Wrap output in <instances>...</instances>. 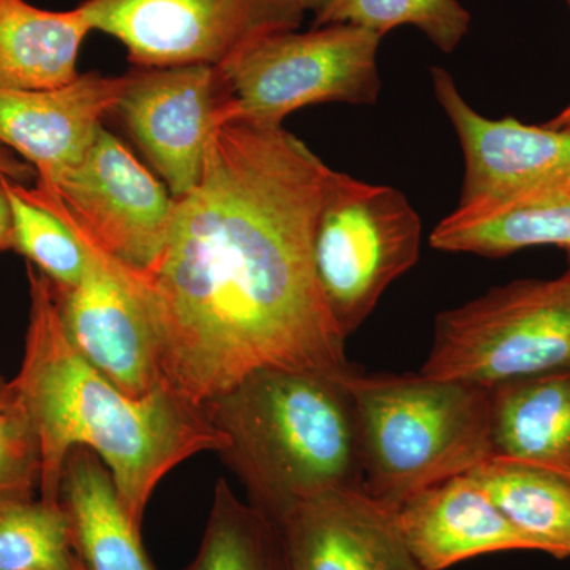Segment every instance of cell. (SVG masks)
I'll use <instances>...</instances> for the list:
<instances>
[{"label":"cell","mask_w":570,"mask_h":570,"mask_svg":"<svg viewBox=\"0 0 570 570\" xmlns=\"http://www.w3.org/2000/svg\"><path fill=\"white\" fill-rule=\"evenodd\" d=\"M330 170L283 126L235 119L214 135L159 262L138 272L168 389L202 406L265 367H351L313 255Z\"/></svg>","instance_id":"cell-1"},{"label":"cell","mask_w":570,"mask_h":570,"mask_svg":"<svg viewBox=\"0 0 570 570\" xmlns=\"http://www.w3.org/2000/svg\"><path fill=\"white\" fill-rule=\"evenodd\" d=\"M28 277L24 358L10 387L39 441L40 499L59 504L67 455L88 448L110 471L127 515L141 531L160 480L195 453L224 452L227 439L204 407L171 389L145 397L122 393L71 344L51 281L31 264Z\"/></svg>","instance_id":"cell-2"},{"label":"cell","mask_w":570,"mask_h":570,"mask_svg":"<svg viewBox=\"0 0 570 570\" xmlns=\"http://www.w3.org/2000/svg\"><path fill=\"white\" fill-rule=\"evenodd\" d=\"M343 373L265 367L202 404L247 502L277 527L326 490L362 489L354 397Z\"/></svg>","instance_id":"cell-3"},{"label":"cell","mask_w":570,"mask_h":570,"mask_svg":"<svg viewBox=\"0 0 570 570\" xmlns=\"http://www.w3.org/2000/svg\"><path fill=\"white\" fill-rule=\"evenodd\" d=\"M362 490L395 510L420 491L491 460L490 389L425 374L347 377Z\"/></svg>","instance_id":"cell-4"},{"label":"cell","mask_w":570,"mask_h":570,"mask_svg":"<svg viewBox=\"0 0 570 570\" xmlns=\"http://www.w3.org/2000/svg\"><path fill=\"white\" fill-rule=\"evenodd\" d=\"M570 365V276L521 279L439 314L420 373L491 389Z\"/></svg>","instance_id":"cell-5"},{"label":"cell","mask_w":570,"mask_h":570,"mask_svg":"<svg viewBox=\"0 0 570 570\" xmlns=\"http://www.w3.org/2000/svg\"><path fill=\"white\" fill-rule=\"evenodd\" d=\"M422 220L406 195L330 170L314 225L322 294L344 336L370 317L390 284L420 257Z\"/></svg>","instance_id":"cell-6"},{"label":"cell","mask_w":570,"mask_h":570,"mask_svg":"<svg viewBox=\"0 0 570 570\" xmlns=\"http://www.w3.org/2000/svg\"><path fill=\"white\" fill-rule=\"evenodd\" d=\"M382 37L354 24L279 32L219 67L232 99V121L281 126L317 104H376Z\"/></svg>","instance_id":"cell-7"},{"label":"cell","mask_w":570,"mask_h":570,"mask_svg":"<svg viewBox=\"0 0 570 570\" xmlns=\"http://www.w3.org/2000/svg\"><path fill=\"white\" fill-rule=\"evenodd\" d=\"M92 31L115 37L137 67H220L273 33L296 31L302 0H86Z\"/></svg>","instance_id":"cell-8"},{"label":"cell","mask_w":570,"mask_h":570,"mask_svg":"<svg viewBox=\"0 0 570 570\" xmlns=\"http://www.w3.org/2000/svg\"><path fill=\"white\" fill-rule=\"evenodd\" d=\"M29 193L137 272L153 269L167 246L174 195L104 126L80 164L37 178Z\"/></svg>","instance_id":"cell-9"},{"label":"cell","mask_w":570,"mask_h":570,"mask_svg":"<svg viewBox=\"0 0 570 570\" xmlns=\"http://www.w3.org/2000/svg\"><path fill=\"white\" fill-rule=\"evenodd\" d=\"M58 216L89 254L80 283L69 288L52 285L71 344L127 396L145 397L167 387L160 371L156 324L140 273L96 245L62 214Z\"/></svg>","instance_id":"cell-10"},{"label":"cell","mask_w":570,"mask_h":570,"mask_svg":"<svg viewBox=\"0 0 570 570\" xmlns=\"http://www.w3.org/2000/svg\"><path fill=\"white\" fill-rule=\"evenodd\" d=\"M175 198L194 189L217 130L232 121L219 67H137L115 111Z\"/></svg>","instance_id":"cell-11"},{"label":"cell","mask_w":570,"mask_h":570,"mask_svg":"<svg viewBox=\"0 0 570 570\" xmlns=\"http://www.w3.org/2000/svg\"><path fill=\"white\" fill-rule=\"evenodd\" d=\"M431 78L464 154L456 212L509 208L570 184V130L485 118L464 100L448 70L434 67Z\"/></svg>","instance_id":"cell-12"},{"label":"cell","mask_w":570,"mask_h":570,"mask_svg":"<svg viewBox=\"0 0 570 570\" xmlns=\"http://www.w3.org/2000/svg\"><path fill=\"white\" fill-rule=\"evenodd\" d=\"M288 570H423L395 512L358 487L326 490L279 527Z\"/></svg>","instance_id":"cell-13"},{"label":"cell","mask_w":570,"mask_h":570,"mask_svg":"<svg viewBox=\"0 0 570 570\" xmlns=\"http://www.w3.org/2000/svg\"><path fill=\"white\" fill-rule=\"evenodd\" d=\"M124 86L126 75L99 73L55 89L0 86V145L24 157L37 178H55L85 159Z\"/></svg>","instance_id":"cell-14"},{"label":"cell","mask_w":570,"mask_h":570,"mask_svg":"<svg viewBox=\"0 0 570 570\" xmlns=\"http://www.w3.org/2000/svg\"><path fill=\"white\" fill-rule=\"evenodd\" d=\"M395 517L423 570H445L493 551H542L472 472L420 491L395 510Z\"/></svg>","instance_id":"cell-15"},{"label":"cell","mask_w":570,"mask_h":570,"mask_svg":"<svg viewBox=\"0 0 570 570\" xmlns=\"http://www.w3.org/2000/svg\"><path fill=\"white\" fill-rule=\"evenodd\" d=\"M491 460L570 479V365L490 389Z\"/></svg>","instance_id":"cell-16"},{"label":"cell","mask_w":570,"mask_h":570,"mask_svg":"<svg viewBox=\"0 0 570 570\" xmlns=\"http://www.w3.org/2000/svg\"><path fill=\"white\" fill-rule=\"evenodd\" d=\"M59 502L82 570H157L100 456L75 448L63 464Z\"/></svg>","instance_id":"cell-17"},{"label":"cell","mask_w":570,"mask_h":570,"mask_svg":"<svg viewBox=\"0 0 570 570\" xmlns=\"http://www.w3.org/2000/svg\"><path fill=\"white\" fill-rule=\"evenodd\" d=\"M92 32L81 7L48 11L24 0H0V86L55 89L80 75L78 55Z\"/></svg>","instance_id":"cell-18"},{"label":"cell","mask_w":570,"mask_h":570,"mask_svg":"<svg viewBox=\"0 0 570 570\" xmlns=\"http://www.w3.org/2000/svg\"><path fill=\"white\" fill-rule=\"evenodd\" d=\"M430 245L445 253L504 257L534 246L570 249V184L509 208L453 212L439 223Z\"/></svg>","instance_id":"cell-19"},{"label":"cell","mask_w":570,"mask_h":570,"mask_svg":"<svg viewBox=\"0 0 570 570\" xmlns=\"http://www.w3.org/2000/svg\"><path fill=\"white\" fill-rule=\"evenodd\" d=\"M502 512L551 557H570V479L510 461L489 460L472 471Z\"/></svg>","instance_id":"cell-20"},{"label":"cell","mask_w":570,"mask_h":570,"mask_svg":"<svg viewBox=\"0 0 570 570\" xmlns=\"http://www.w3.org/2000/svg\"><path fill=\"white\" fill-rule=\"evenodd\" d=\"M184 570H288L283 532L219 479L204 539Z\"/></svg>","instance_id":"cell-21"},{"label":"cell","mask_w":570,"mask_h":570,"mask_svg":"<svg viewBox=\"0 0 570 570\" xmlns=\"http://www.w3.org/2000/svg\"><path fill=\"white\" fill-rule=\"evenodd\" d=\"M314 13V28L354 24L382 39L392 29L414 26L444 52L455 50L471 26L460 0H322Z\"/></svg>","instance_id":"cell-22"},{"label":"cell","mask_w":570,"mask_h":570,"mask_svg":"<svg viewBox=\"0 0 570 570\" xmlns=\"http://www.w3.org/2000/svg\"><path fill=\"white\" fill-rule=\"evenodd\" d=\"M13 217V250L43 273L58 288L80 283L89 254L58 214L39 204L21 183L0 175Z\"/></svg>","instance_id":"cell-23"},{"label":"cell","mask_w":570,"mask_h":570,"mask_svg":"<svg viewBox=\"0 0 570 570\" xmlns=\"http://www.w3.org/2000/svg\"><path fill=\"white\" fill-rule=\"evenodd\" d=\"M0 570H82L61 502L29 499L0 509Z\"/></svg>","instance_id":"cell-24"},{"label":"cell","mask_w":570,"mask_h":570,"mask_svg":"<svg viewBox=\"0 0 570 570\" xmlns=\"http://www.w3.org/2000/svg\"><path fill=\"white\" fill-rule=\"evenodd\" d=\"M40 479L39 441L18 404L17 412L0 420V509L33 499Z\"/></svg>","instance_id":"cell-25"},{"label":"cell","mask_w":570,"mask_h":570,"mask_svg":"<svg viewBox=\"0 0 570 570\" xmlns=\"http://www.w3.org/2000/svg\"><path fill=\"white\" fill-rule=\"evenodd\" d=\"M0 175L9 176L13 181L22 184L29 181L32 175L37 174L32 165L22 163L10 153V149L0 145Z\"/></svg>","instance_id":"cell-26"},{"label":"cell","mask_w":570,"mask_h":570,"mask_svg":"<svg viewBox=\"0 0 570 570\" xmlns=\"http://www.w3.org/2000/svg\"><path fill=\"white\" fill-rule=\"evenodd\" d=\"M9 249H13V217L9 195L0 181V253Z\"/></svg>","instance_id":"cell-27"},{"label":"cell","mask_w":570,"mask_h":570,"mask_svg":"<svg viewBox=\"0 0 570 570\" xmlns=\"http://www.w3.org/2000/svg\"><path fill=\"white\" fill-rule=\"evenodd\" d=\"M18 411V401L10 387V382L0 381V420L9 417Z\"/></svg>","instance_id":"cell-28"},{"label":"cell","mask_w":570,"mask_h":570,"mask_svg":"<svg viewBox=\"0 0 570 570\" xmlns=\"http://www.w3.org/2000/svg\"><path fill=\"white\" fill-rule=\"evenodd\" d=\"M547 126L551 127V129H566L570 130V104L557 116V118L551 119Z\"/></svg>","instance_id":"cell-29"},{"label":"cell","mask_w":570,"mask_h":570,"mask_svg":"<svg viewBox=\"0 0 570 570\" xmlns=\"http://www.w3.org/2000/svg\"><path fill=\"white\" fill-rule=\"evenodd\" d=\"M322 0H302L303 7L306 11H314L321 6Z\"/></svg>","instance_id":"cell-30"},{"label":"cell","mask_w":570,"mask_h":570,"mask_svg":"<svg viewBox=\"0 0 570 570\" xmlns=\"http://www.w3.org/2000/svg\"><path fill=\"white\" fill-rule=\"evenodd\" d=\"M568 264H569L568 272H566V273H568V275L570 276V249L568 250Z\"/></svg>","instance_id":"cell-31"},{"label":"cell","mask_w":570,"mask_h":570,"mask_svg":"<svg viewBox=\"0 0 570 570\" xmlns=\"http://www.w3.org/2000/svg\"><path fill=\"white\" fill-rule=\"evenodd\" d=\"M568 2H569V6H570V0H568Z\"/></svg>","instance_id":"cell-32"}]
</instances>
